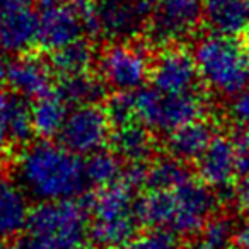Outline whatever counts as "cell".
I'll list each match as a JSON object with an SVG mask.
<instances>
[{
  "label": "cell",
  "instance_id": "1",
  "mask_svg": "<svg viewBox=\"0 0 249 249\" xmlns=\"http://www.w3.org/2000/svg\"><path fill=\"white\" fill-rule=\"evenodd\" d=\"M16 176L26 195L41 203L73 200L87 186L86 167L80 157L60 142L43 139L21 150Z\"/></svg>",
  "mask_w": 249,
  "mask_h": 249
},
{
  "label": "cell",
  "instance_id": "2",
  "mask_svg": "<svg viewBox=\"0 0 249 249\" xmlns=\"http://www.w3.org/2000/svg\"><path fill=\"white\" fill-rule=\"evenodd\" d=\"M220 196L200 179L190 178L171 191H149L139 200L142 224L162 229L178 237H196L217 215Z\"/></svg>",
  "mask_w": 249,
  "mask_h": 249
},
{
  "label": "cell",
  "instance_id": "3",
  "mask_svg": "<svg viewBox=\"0 0 249 249\" xmlns=\"http://www.w3.org/2000/svg\"><path fill=\"white\" fill-rule=\"evenodd\" d=\"M137 188L121 178L118 183L99 188L86 200L90 217L89 237L101 248L132 244L142 225Z\"/></svg>",
  "mask_w": 249,
  "mask_h": 249
},
{
  "label": "cell",
  "instance_id": "4",
  "mask_svg": "<svg viewBox=\"0 0 249 249\" xmlns=\"http://www.w3.org/2000/svg\"><path fill=\"white\" fill-rule=\"evenodd\" d=\"M200 79L213 92L234 97L249 86V41L207 35L195 46Z\"/></svg>",
  "mask_w": 249,
  "mask_h": 249
},
{
  "label": "cell",
  "instance_id": "5",
  "mask_svg": "<svg viewBox=\"0 0 249 249\" xmlns=\"http://www.w3.org/2000/svg\"><path fill=\"white\" fill-rule=\"evenodd\" d=\"M89 227L86 200L50 201L31 212L28 235L50 249H80L89 237Z\"/></svg>",
  "mask_w": 249,
  "mask_h": 249
},
{
  "label": "cell",
  "instance_id": "6",
  "mask_svg": "<svg viewBox=\"0 0 249 249\" xmlns=\"http://www.w3.org/2000/svg\"><path fill=\"white\" fill-rule=\"evenodd\" d=\"M133 96L135 121L150 132L169 133L195 121L205 120L207 101L198 92L166 96L154 87H142Z\"/></svg>",
  "mask_w": 249,
  "mask_h": 249
},
{
  "label": "cell",
  "instance_id": "7",
  "mask_svg": "<svg viewBox=\"0 0 249 249\" xmlns=\"http://www.w3.org/2000/svg\"><path fill=\"white\" fill-rule=\"evenodd\" d=\"M99 79L116 92H137L150 79V53L140 43H113L97 60Z\"/></svg>",
  "mask_w": 249,
  "mask_h": 249
},
{
  "label": "cell",
  "instance_id": "8",
  "mask_svg": "<svg viewBox=\"0 0 249 249\" xmlns=\"http://www.w3.org/2000/svg\"><path fill=\"white\" fill-rule=\"evenodd\" d=\"M152 5L147 35L152 45L178 46L201 22V0H149Z\"/></svg>",
  "mask_w": 249,
  "mask_h": 249
},
{
  "label": "cell",
  "instance_id": "9",
  "mask_svg": "<svg viewBox=\"0 0 249 249\" xmlns=\"http://www.w3.org/2000/svg\"><path fill=\"white\" fill-rule=\"evenodd\" d=\"M96 35L114 43H126L149 24V0H92Z\"/></svg>",
  "mask_w": 249,
  "mask_h": 249
},
{
  "label": "cell",
  "instance_id": "10",
  "mask_svg": "<svg viewBox=\"0 0 249 249\" xmlns=\"http://www.w3.org/2000/svg\"><path fill=\"white\" fill-rule=\"evenodd\" d=\"M60 143L75 156H92L111 139V123L104 107L79 106L70 109L60 132Z\"/></svg>",
  "mask_w": 249,
  "mask_h": 249
},
{
  "label": "cell",
  "instance_id": "11",
  "mask_svg": "<svg viewBox=\"0 0 249 249\" xmlns=\"http://www.w3.org/2000/svg\"><path fill=\"white\" fill-rule=\"evenodd\" d=\"M152 87L166 96L198 92L200 72L195 55L183 46H167L152 62Z\"/></svg>",
  "mask_w": 249,
  "mask_h": 249
},
{
  "label": "cell",
  "instance_id": "12",
  "mask_svg": "<svg viewBox=\"0 0 249 249\" xmlns=\"http://www.w3.org/2000/svg\"><path fill=\"white\" fill-rule=\"evenodd\" d=\"M38 16V45L52 53L82 39L86 33L84 19L73 2L43 7Z\"/></svg>",
  "mask_w": 249,
  "mask_h": 249
},
{
  "label": "cell",
  "instance_id": "13",
  "mask_svg": "<svg viewBox=\"0 0 249 249\" xmlns=\"http://www.w3.org/2000/svg\"><path fill=\"white\" fill-rule=\"evenodd\" d=\"M39 16L31 5L4 0L0 7V50L11 55H26L38 45Z\"/></svg>",
  "mask_w": 249,
  "mask_h": 249
},
{
  "label": "cell",
  "instance_id": "14",
  "mask_svg": "<svg viewBox=\"0 0 249 249\" xmlns=\"http://www.w3.org/2000/svg\"><path fill=\"white\" fill-rule=\"evenodd\" d=\"M198 179L215 190L227 193L237 179V162L231 137L217 135L196 162Z\"/></svg>",
  "mask_w": 249,
  "mask_h": 249
},
{
  "label": "cell",
  "instance_id": "15",
  "mask_svg": "<svg viewBox=\"0 0 249 249\" xmlns=\"http://www.w3.org/2000/svg\"><path fill=\"white\" fill-rule=\"evenodd\" d=\"M53 73L55 72L46 60L33 53H26L14 58L7 65L5 82L16 96L22 99H39L52 92Z\"/></svg>",
  "mask_w": 249,
  "mask_h": 249
},
{
  "label": "cell",
  "instance_id": "16",
  "mask_svg": "<svg viewBox=\"0 0 249 249\" xmlns=\"http://www.w3.org/2000/svg\"><path fill=\"white\" fill-rule=\"evenodd\" d=\"M201 21L210 35L242 39L249 35V0H201Z\"/></svg>",
  "mask_w": 249,
  "mask_h": 249
},
{
  "label": "cell",
  "instance_id": "17",
  "mask_svg": "<svg viewBox=\"0 0 249 249\" xmlns=\"http://www.w3.org/2000/svg\"><path fill=\"white\" fill-rule=\"evenodd\" d=\"M31 212L21 184L0 174V239L9 241L28 231Z\"/></svg>",
  "mask_w": 249,
  "mask_h": 249
},
{
  "label": "cell",
  "instance_id": "18",
  "mask_svg": "<svg viewBox=\"0 0 249 249\" xmlns=\"http://www.w3.org/2000/svg\"><path fill=\"white\" fill-rule=\"evenodd\" d=\"M215 137L213 124L208 120H200L169 133L166 147L169 156L181 162H198Z\"/></svg>",
  "mask_w": 249,
  "mask_h": 249
},
{
  "label": "cell",
  "instance_id": "19",
  "mask_svg": "<svg viewBox=\"0 0 249 249\" xmlns=\"http://www.w3.org/2000/svg\"><path fill=\"white\" fill-rule=\"evenodd\" d=\"M109 140L113 145V152L121 160L128 162V166L145 164L152 157V135H150V130H147L140 123H130L120 128H113Z\"/></svg>",
  "mask_w": 249,
  "mask_h": 249
},
{
  "label": "cell",
  "instance_id": "20",
  "mask_svg": "<svg viewBox=\"0 0 249 249\" xmlns=\"http://www.w3.org/2000/svg\"><path fill=\"white\" fill-rule=\"evenodd\" d=\"M69 113V104L56 90H52L46 96L36 99L31 106L35 133L43 140H50L52 137L60 135Z\"/></svg>",
  "mask_w": 249,
  "mask_h": 249
},
{
  "label": "cell",
  "instance_id": "21",
  "mask_svg": "<svg viewBox=\"0 0 249 249\" xmlns=\"http://www.w3.org/2000/svg\"><path fill=\"white\" fill-rule=\"evenodd\" d=\"M94 62H96L94 48L86 39H79L72 45L63 46L58 52H53L50 65L53 72L58 73L62 79H67V77L89 73V69L94 65Z\"/></svg>",
  "mask_w": 249,
  "mask_h": 249
},
{
  "label": "cell",
  "instance_id": "22",
  "mask_svg": "<svg viewBox=\"0 0 249 249\" xmlns=\"http://www.w3.org/2000/svg\"><path fill=\"white\" fill-rule=\"evenodd\" d=\"M56 92L65 99L69 106H94L104 99L106 86L97 77L90 75V73H82V75L62 79Z\"/></svg>",
  "mask_w": 249,
  "mask_h": 249
},
{
  "label": "cell",
  "instance_id": "23",
  "mask_svg": "<svg viewBox=\"0 0 249 249\" xmlns=\"http://www.w3.org/2000/svg\"><path fill=\"white\" fill-rule=\"evenodd\" d=\"M190 178L186 164L171 156L157 157L145 167V186L149 191H171Z\"/></svg>",
  "mask_w": 249,
  "mask_h": 249
},
{
  "label": "cell",
  "instance_id": "24",
  "mask_svg": "<svg viewBox=\"0 0 249 249\" xmlns=\"http://www.w3.org/2000/svg\"><path fill=\"white\" fill-rule=\"evenodd\" d=\"M84 167H86L87 184H92L97 190L118 183L124 173L123 160L113 150L104 149L87 157Z\"/></svg>",
  "mask_w": 249,
  "mask_h": 249
},
{
  "label": "cell",
  "instance_id": "25",
  "mask_svg": "<svg viewBox=\"0 0 249 249\" xmlns=\"http://www.w3.org/2000/svg\"><path fill=\"white\" fill-rule=\"evenodd\" d=\"M239 225L235 218L225 213H217L208 220L193 241L203 249H234Z\"/></svg>",
  "mask_w": 249,
  "mask_h": 249
},
{
  "label": "cell",
  "instance_id": "26",
  "mask_svg": "<svg viewBox=\"0 0 249 249\" xmlns=\"http://www.w3.org/2000/svg\"><path fill=\"white\" fill-rule=\"evenodd\" d=\"M111 126L120 128L124 124L137 123L135 121V107H133L132 92H116L106 101L104 106Z\"/></svg>",
  "mask_w": 249,
  "mask_h": 249
},
{
  "label": "cell",
  "instance_id": "27",
  "mask_svg": "<svg viewBox=\"0 0 249 249\" xmlns=\"http://www.w3.org/2000/svg\"><path fill=\"white\" fill-rule=\"evenodd\" d=\"M19 96L0 90V152L14 145L12 142V120Z\"/></svg>",
  "mask_w": 249,
  "mask_h": 249
},
{
  "label": "cell",
  "instance_id": "28",
  "mask_svg": "<svg viewBox=\"0 0 249 249\" xmlns=\"http://www.w3.org/2000/svg\"><path fill=\"white\" fill-rule=\"evenodd\" d=\"M130 249H183L179 237L169 231L154 229L145 234H140L130 244Z\"/></svg>",
  "mask_w": 249,
  "mask_h": 249
},
{
  "label": "cell",
  "instance_id": "29",
  "mask_svg": "<svg viewBox=\"0 0 249 249\" xmlns=\"http://www.w3.org/2000/svg\"><path fill=\"white\" fill-rule=\"evenodd\" d=\"M237 162V179L249 176V128H234L231 135Z\"/></svg>",
  "mask_w": 249,
  "mask_h": 249
},
{
  "label": "cell",
  "instance_id": "30",
  "mask_svg": "<svg viewBox=\"0 0 249 249\" xmlns=\"http://www.w3.org/2000/svg\"><path fill=\"white\" fill-rule=\"evenodd\" d=\"M227 118L234 128H249V87L231 97L227 104Z\"/></svg>",
  "mask_w": 249,
  "mask_h": 249
},
{
  "label": "cell",
  "instance_id": "31",
  "mask_svg": "<svg viewBox=\"0 0 249 249\" xmlns=\"http://www.w3.org/2000/svg\"><path fill=\"white\" fill-rule=\"evenodd\" d=\"M224 195L227 203H231L237 213L244 215L246 218L249 217V176L235 179L231 190Z\"/></svg>",
  "mask_w": 249,
  "mask_h": 249
},
{
  "label": "cell",
  "instance_id": "32",
  "mask_svg": "<svg viewBox=\"0 0 249 249\" xmlns=\"http://www.w3.org/2000/svg\"><path fill=\"white\" fill-rule=\"evenodd\" d=\"M234 249H249V217L239 225Z\"/></svg>",
  "mask_w": 249,
  "mask_h": 249
},
{
  "label": "cell",
  "instance_id": "33",
  "mask_svg": "<svg viewBox=\"0 0 249 249\" xmlns=\"http://www.w3.org/2000/svg\"><path fill=\"white\" fill-rule=\"evenodd\" d=\"M18 248H19V249H50L48 246H45L43 242L36 241V239L29 237V235H28L26 239H22L21 242H19Z\"/></svg>",
  "mask_w": 249,
  "mask_h": 249
},
{
  "label": "cell",
  "instance_id": "34",
  "mask_svg": "<svg viewBox=\"0 0 249 249\" xmlns=\"http://www.w3.org/2000/svg\"><path fill=\"white\" fill-rule=\"evenodd\" d=\"M9 2H14V4H21V5H29L33 0H9ZM41 7H48V5H53V4H60L63 0H38Z\"/></svg>",
  "mask_w": 249,
  "mask_h": 249
},
{
  "label": "cell",
  "instance_id": "35",
  "mask_svg": "<svg viewBox=\"0 0 249 249\" xmlns=\"http://www.w3.org/2000/svg\"><path fill=\"white\" fill-rule=\"evenodd\" d=\"M7 65L9 63H5L4 56H2V50H0V84L5 80V75H7Z\"/></svg>",
  "mask_w": 249,
  "mask_h": 249
},
{
  "label": "cell",
  "instance_id": "36",
  "mask_svg": "<svg viewBox=\"0 0 249 249\" xmlns=\"http://www.w3.org/2000/svg\"><path fill=\"white\" fill-rule=\"evenodd\" d=\"M0 249H19L18 246H12L9 241H4V239H0Z\"/></svg>",
  "mask_w": 249,
  "mask_h": 249
},
{
  "label": "cell",
  "instance_id": "37",
  "mask_svg": "<svg viewBox=\"0 0 249 249\" xmlns=\"http://www.w3.org/2000/svg\"><path fill=\"white\" fill-rule=\"evenodd\" d=\"M101 249H118V248H101Z\"/></svg>",
  "mask_w": 249,
  "mask_h": 249
},
{
  "label": "cell",
  "instance_id": "38",
  "mask_svg": "<svg viewBox=\"0 0 249 249\" xmlns=\"http://www.w3.org/2000/svg\"><path fill=\"white\" fill-rule=\"evenodd\" d=\"M2 4H4V0H0V7H2Z\"/></svg>",
  "mask_w": 249,
  "mask_h": 249
},
{
  "label": "cell",
  "instance_id": "39",
  "mask_svg": "<svg viewBox=\"0 0 249 249\" xmlns=\"http://www.w3.org/2000/svg\"><path fill=\"white\" fill-rule=\"evenodd\" d=\"M72 2H82V0H72Z\"/></svg>",
  "mask_w": 249,
  "mask_h": 249
},
{
  "label": "cell",
  "instance_id": "40",
  "mask_svg": "<svg viewBox=\"0 0 249 249\" xmlns=\"http://www.w3.org/2000/svg\"><path fill=\"white\" fill-rule=\"evenodd\" d=\"M80 249H84V248H80Z\"/></svg>",
  "mask_w": 249,
  "mask_h": 249
}]
</instances>
